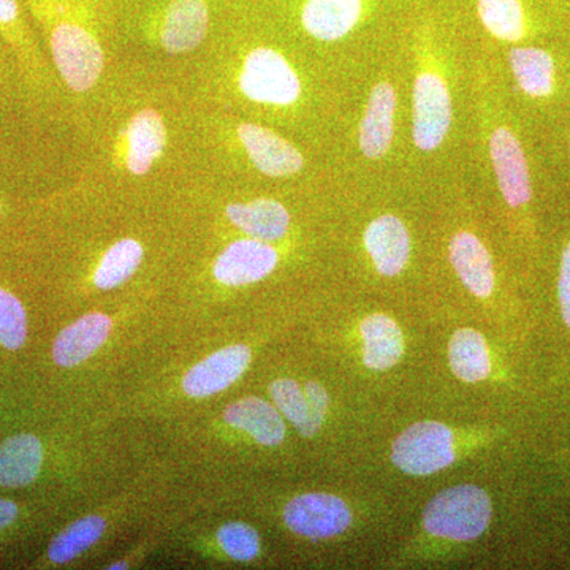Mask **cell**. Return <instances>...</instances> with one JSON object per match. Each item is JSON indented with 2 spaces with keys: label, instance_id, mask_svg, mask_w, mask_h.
I'll return each instance as SVG.
<instances>
[{
  "label": "cell",
  "instance_id": "obj_3",
  "mask_svg": "<svg viewBox=\"0 0 570 570\" xmlns=\"http://www.w3.org/2000/svg\"><path fill=\"white\" fill-rule=\"evenodd\" d=\"M480 130L498 193L512 209L524 208L532 198L530 164L519 135L508 122L479 107Z\"/></svg>",
  "mask_w": 570,
  "mask_h": 570
},
{
  "label": "cell",
  "instance_id": "obj_16",
  "mask_svg": "<svg viewBox=\"0 0 570 570\" xmlns=\"http://www.w3.org/2000/svg\"><path fill=\"white\" fill-rule=\"evenodd\" d=\"M111 332L110 317L92 313L78 318L56 337L52 358L59 366L80 365L97 351Z\"/></svg>",
  "mask_w": 570,
  "mask_h": 570
},
{
  "label": "cell",
  "instance_id": "obj_1",
  "mask_svg": "<svg viewBox=\"0 0 570 570\" xmlns=\"http://www.w3.org/2000/svg\"><path fill=\"white\" fill-rule=\"evenodd\" d=\"M411 145L417 157L430 160L444 154L456 122V69L450 51L433 40L412 51Z\"/></svg>",
  "mask_w": 570,
  "mask_h": 570
},
{
  "label": "cell",
  "instance_id": "obj_25",
  "mask_svg": "<svg viewBox=\"0 0 570 570\" xmlns=\"http://www.w3.org/2000/svg\"><path fill=\"white\" fill-rule=\"evenodd\" d=\"M273 401L279 412L294 423L296 430L305 438H313L321 430L322 420L314 414L309 401H307L305 389L299 387L292 379H279L269 387Z\"/></svg>",
  "mask_w": 570,
  "mask_h": 570
},
{
  "label": "cell",
  "instance_id": "obj_5",
  "mask_svg": "<svg viewBox=\"0 0 570 570\" xmlns=\"http://www.w3.org/2000/svg\"><path fill=\"white\" fill-rule=\"evenodd\" d=\"M238 86L247 99L269 107H291L303 92L298 71L283 52L269 47L254 48L246 56Z\"/></svg>",
  "mask_w": 570,
  "mask_h": 570
},
{
  "label": "cell",
  "instance_id": "obj_14",
  "mask_svg": "<svg viewBox=\"0 0 570 570\" xmlns=\"http://www.w3.org/2000/svg\"><path fill=\"white\" fill-rule=\"evenodd\" d=\"M449 261L468 292L478 298H489L493 294V258L478 235L469 230L456 232L449 243Z\"/></svg>",
  "mask_w": 570,
  "mask_h": 570
},
{
  "label": "cell",
  "instance_id": "obj_12",
  "mask_svg": "<svg viewBox=\"0 0 570 570\" xmlns=\"http://www.w3.org/2000/svg\"><path fill=\"white\" fill-rule=\"evenodd\" d=\"M246 346L220 348L195 365L183 379V389L190 397H206L223 392L245 374L250 363Z\"/></svg>",
  "mask_w": 570,
  "mask_h": 570
},
{
  "label": "cell",
  "instance_id": "obj_27",
  "mask_svg": "<svg viewBox=\"0 0 570 570\" xmlns=\"http://www.w3.org/2000/svg\"><path fill=\"white\" fill-rule=\"evenodd\" d=\"M105 520L102 517L89 515L85 519L75 521L66 531H62L55 540H52L50 550V560L56 564H66L82 551L91 549L105 532Z\"/></svg>",
  "mask_w": 570,
  "mask_h": 570
},
{
  "label": "cell",
  "instance_id": "obj_24",
  "mask_svg": "<svg viewBox=\"0 0 570 570\" xmlns=\"http://www.w3.org/2000/svg\"><path fill=\"white\" fill-rule=\"evenodd\" d=\"M479 20L494 40L517 43L527 36L521 0H479Z\"/></svg>",
  "mask_w": 570,
  "mask_h": 570
},
{
  "label": "cell",
  "instance_id": "obj_31",
  "mask_svg": "<svg viewBox=\"0 0 570 570\" xmlns=\"http://www.w3.org/2000/svg\"><path fill=\"white\" fill-rule=\"evenodd\" d=\"M18 515L17 504L7 499H0V531L13 523Z\"/></svg>",
  "mask_w": 570,
  "mask_h": 570
},
{
  "label": "cell",
  "instance_id": "obj_2",
  "mask_svg": "<svg viewBox=\"0 0 570 570\" xmlns=\"http://www.w3.org/2000/svg\"><path fill=\"white\" fill-rule=\"evenodd\" d=\"M401 85L395 70H382L371 82L355 124L360 159L379 167L392 157L400 132Z\"/></svg>",
  "mask_w": 570,
  "mask_h": 570
},
{
  "label": "cell",
  "instance_id": "obj_29",
  "mask_svg": "<svg viewBox=\"0 0 570 570\" xmlns=\"http://www.w3.org/2000/svg\"><path fill=\"white\" fill-rule=\"evenodd\" d=\"M217 542L235 561H253L261 551L257 531L246 523H227L217 531Z\"/></svg>",
  "mask_w": 570,
  "mask_h": 570
},
{
  "label": "cell",
  "instance_id": "obj_15",
  "mask_svg": "<svg viewBox=\"0 0 570 570\" xmlns=\"http://www.w3.org/2000/svg\"><path fill=\"white\" fill-rule=\"evenodd\" d=\"M209 11L205 0H171L164 11L160 40L171 55L187 52L204 41Z\"/></svg>",
  "mask_w": 570,
  "mask_h": 570
},
{
  "label": "cell",
  "instance_id": "obj_30",
  "mask_svg": "<svg viewBox=\"0 0 570 570\" xmlns=\"http://www.w3.org/2000/svg\"><path fill=\"white\" fill-rule=\"evenodd\" d=\"M558 295H560L562 318L570 328V243L562 253Z\"/></svg>",
  "mask_w": 570,
  "mask_h": 570
},
{
  "label": "cell",
  "instance_id": "obj_4",
  "mask_svg": "<svg viewBox=\"0 0 570 570\" xmlns=\"http://www.w3.org/2000/svg\"><path fill=\"white\" fill-rule=\"evenodd\" d=\"M491 501L478 485H459L441 491L423 510V527L434 538L469 542L489 528Z\"/></svg>",
  "mask_w": 570,
  "mask_h": 570
},
{
  "label": "cell",
  "instance_id": "obj_21",
  "mask_svg": "<svg viewBox=\"0 0 570 570\" xmlns=\"http://www.w3.org/2000/svg\"><path fill=\"white\" fill-rule=\"evenodd\" d=\"M363 340V362L374 371H387L404 354V336L387 314H370L360 325Z\"/></svg>",
  "mask_w": 570,
  "mask_h": 570
},
{
  "label": "cell",
  "instance_id": "obj_6",
  "mask_svg": "<svg viewBox=\"0 0 570 570\" xmlns=\"http://www.w3.org/2000/svg\"><path fill=\"white\" fill-rule=\"evenodd\" d=\"M392 461L407 475L436 474L455 461L452 430L439 422L414 423L393 442Z\"/></svg>",
  "mask_w": 570,
  "mask_h": 570
},
{
  "label": "cell",
  "instance_id": "obj_19",
  "mask_svg": "<svg viewBox=\"0 0 570 570\" xmlns=\"http://www.w3.org/2000/svg\"><path fill=\"white\" fill-rule=\"evenodd\" d=\"M167 129L159 112L142 110L127 127V168L134 175H145L163 156Z\"/></svg>",
  "mask_w": 570,
  "mask_h": 570
},
{
  "label": "cell",
  "instance_id": "obj_23",
  "mask_svg": "<svg viewBox=\"0 0 570 570\" xmlns=\"http://www.w3.org/2000/svg\"><path fill=\"white\" fill-rule=\"evenodd\" d=\"M449 362L453 374L469 384L485 381L491 373L489 347L485 337L474 328L453 333L449 344Z\"/></svg>",
  "mask_w": 570,
  "mask_h": 570
},
{
  "label": "cell",
  "instance_id": "obj_7",
  "mask_svg": "<svg viewBox=\"0 0 570 570\" xmlns=\"http://www.w3.org/2000/svg\"><path fill=\"white\" fill-rule=\"evenodd\" d=\"M51 51L59 73L73 91L92 88L104 69V51L88 29L62 21L51 36Z\"/></svg>",
  "mask_w": 570,
  "mask_h": 570
},
{
  "label": "cell",
  "instance_id": "obj_32",
  "mask_svg": "<svg viewBox=\"0 0 570 570\" xmlns=\"http://www.w3.org/2000/svg\"><path fill=\"white\" fill-rule=\"evenodd\" d=\"M18 3L17 0H0V24L9 26L17 21Z\"/></svg>",
  "mask_w": 570,
  "mask_h": 570
},
{
  "label": "cell",
  "instance_id": "obj_28",
  "mask_svg": "<svg viewBox=\"0 0 570 570\" xmlns=\"http://www.w3.org/2000/svg\"><path fill=\"white\" fill-rule=\"evenodd\" d=\"M28 317L20 299L0 288V344L9 351H17L26 343Z\"/></svg>",
  "mask_w": 570,
  "mask_h": 570
},
{
  "label": "cell",
  "instance_id": "obj_10",
  "mask_svg": "<svg viewBox=\"0 0 570 570\" xmlns=\"http://www.w3.org/2000/svg\"><path fill=\"white\" fill-rule=\"evenodd\" d=\"M238 137L254 167L269 178H287L305 167L303 154L268 127L245 122L238 127Z\"/></svg>",
  "mask_w": 570,
  "mask_h": 570
},
{
  "label": "cell",
  "instance_id": "obj_26",
  "mask_svg": "<svg viewBox=\"0 0 570 570\" xmlns=\"http://www.w3.org/2000/svg\"><path fill=\"white\" fill-rule=\"evenodd\" d=\"M142 261V247L135 239H122L108 249L100 262L94 284L102 291L118 287L137 272Z\"/></svg>",
  "mask_w": 570,
  "mask_h": 570
},
{
  "label": "cell",
  "instance_id": "obj_13",
  "mask_svg": "<svg viewBox=\"0 0 570 570\" xmlns=\"http://www.w3.org/2000/svg\"><path fill=\"white\" fill-rule=\"evenodd\" d=\"M365 17V0H306L302 24L313 39L335 43L347 39Z\"/></svg>",
  "mask_w": 570,
  "mask_h": 570
},
{
  "label": "cell",
  "instance_id": "obj_22",
  "mask_svg": "<svg viewBox=\"0 0 570 570\" xmlns=\"http://www.w3.org/2000/svg\"><path fill=\"white\" fill-rule=\"evenodd\" d=\"M43 449L32 434H18L0 444V487L21 489L39 475Z\"/></svg>",
  "mask_w": 570,
  "mask_h": 570
},
{
  "label": "cell",
  "instance_id": "obj_20",
  "mask_svg": "<svg viewBox=\"0 0 570 570\" xmlns=\"http://www.w3.org/2000/svg\"><path fill=\"white\" fill-rule=\"evenodd\" d=\"M224 420L268 448L279 445L285 438L284 420L279 412L261 397H243L232 403L225 409Z\"/></svg>",
  "mask_w": 570,
  "mask_h": 570
},
{
  "label": "cell",
  "instance_id": "obj_11",
  "mask_svg": "<svg viewBox=\"0 0 570 570\" xmlns=\"http://www.w3.org/2000/svg\"><path fill=\"white\" fill-rule=\"evenodd\" d=\"M279 254L269 243L247 238L227 247L214 264V277L220 284L239 287L265 279L275 272Z\"/></svg>",
  "mask_w": 570,
  "mask_h": 570
},
{
  "label": "cell",
  "instance_id": "obj_9",
  "mask_svg": "<svg viewBox=\"0 0 570 570\" xmlns=\"http://www.w3.org/2000/svg\"><path fill=\"white\" fill-rule=\"evenodd\" d=\"M363 245L381 276L395 277L406 269L412 239L406 223L393 213H382L366 225Z\"/></svg>",
  "mask_w": 570,
  "mask_h": 570
},
{
  "label": "cell",
  "instance_id": "obj_18",
  "mask_svg": "<svg viewBox=\"0 0 570 570\" xmlns=\"http://www.w3.org/2000/svg\"><path fill=\"white\" fill-rule=\"evenodd\" d=\"M510 73L524 96L547 99L557 85V63L549 51L538 47H513L508 51Z\"/></svg>",
  "mask_w": 570,
  "mask_h": 570
},
{
  "label": "cell",
  "instance_id": "obj_8",
  "mask_svg": "<svg viewBox=\"0 0 570 570\" xmlns=\"http://www.w3.org/2000/svg\"><path fill=\"white\" fill-rule=\"evenodd\" d=\"M285 524L295 534L307 539H330L351 527L352 513L343 499L335 494L307 493L285 505Z\"/></svg>",
  "mask_w": 570,
  "mask_h": 570
},
{
  "label": "cell",
  "instance_id": "obj_17",
  "mask_svg": "<svg viewBox=\"0 0 570 570\" xmlns=\"http://www.w3.org/2000/svg\"><path fill=\"white\" fill-rule=\"evenodd\" d=\"M227 217L249 238L273 243L284 238L291 227V214L273 198H255L227 206Z\"/></svg>",
  "mask_w": 570,
  "mask_h": 570
},
{
  "label": "cell",
  "instance_id": "obj_33",
  "mask_svg": "<svg viewBox=\"0 0 570 570\" xmlns=\"http://www.w3.org/2000/svg\"><path fill=\"white\" fill-rule=\"evenodd\" d=\"M110 569H111V570H116V569H127V564H126V562H118V564H112V566H110Z\"/></svg>",
  "mask_w": 570,
  "mask_h": 570
}]
</instances>
